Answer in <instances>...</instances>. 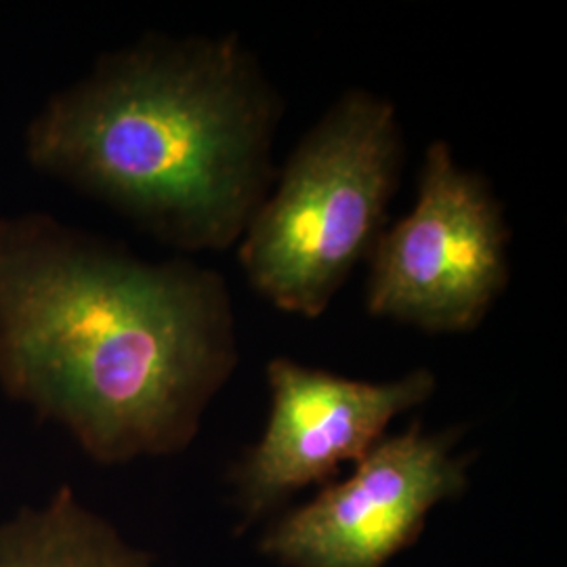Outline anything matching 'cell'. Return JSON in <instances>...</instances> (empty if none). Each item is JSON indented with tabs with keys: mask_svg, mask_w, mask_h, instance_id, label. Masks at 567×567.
Returning a JSON list of instances; mask_svg holds the SVG:
<instances>
[{
	"mask_svg": "<svg viewBox=\"0 0 567 567\" xmlns=\"http://www.w3.org/2000/svg\"><path fill=\"white\" fill-rule=\"evenodd\" d=\"M0 567H154L145 553L61 486L42 508L0 526Z\"/></svg>",
	"mask_w": 567,
	"mask_h": 567,
	"instance_id": "52a82bcc",
	"label": "cell"
},
{
	"mask_svg": "<svg viewBox=\"0 0 567 567\" xmlns=\"http://www.w3.org/2000/svg\"><path fill=\"white\" fill-rule=\"evenodd\" d=\"M267 385L271 405L264 435L231 475L248 519L303 487L330 482L344 463H360L400 414L425 404L437 379L416 368L395 381L372 383L274 358Z\"/></svg>",
	"mask_w": 567,
	"mask_h": 567,
	"instance_id": "8992f818",
	"label": "cell"
},
{
	"mask_svg": "<svg viewBox=\"0 0 567 567\" xmlns=\"http://www.w3.org/2000/svg\"><path fill=\"white\" fill-rule=\"evenodd\" d=\"M511 227L486 177L426 147L412 210L386 225L368 257L372 318L426 334L477 330L511 280Z\"/></svg>",
	"mask_w": 567,
	"mask_h": 567,
	"instance_id": "277c9868",
	"label": "cell"
},
{
	"mask_svg": "<svg viewBox=\"0 0 567 567\" xmlns=\"http://www.w3.org/2000/svg\"><path fill=\"white\" fill-rule=\"evenodd\" d=\"M402 166L395 105L344 91L276 173L238 243L250 288L284 313L324 316L389 225Z\"/></svg>",
	"mask_w": 567,
	"mask_h": 567,
	"instance_id": "3957f363",
	"label": "cell"
},
{
	"mask_svg": "<svg viewBox=\"0 0 567 567\" xmlns=\"http://www.w3.org/2000/svg\"><path fill=\"white\" fill-rule=\"evenodd\" d=\"M238 344L215 269L145 261L47 213L0 217V386L93 461L189 446Z\"/></svg>",
	"mask_w": 567,
	"mask_h": 567,
	"instance_id": "6da1fadb",
	"label": "cell"
},
{
	"mask_svg": "<svg viewBox=\"0 0 567 567\" xmlns=\"http://www.w3.org/2000/svg\"><path fill=\"white\" fill-rule=\"evenodd\" d=\"M284 102L238 34L147 37L32 118L34 168L183 252L238 246L269 194Z\"/></svg>",
	"mask_w": 567,
	"mask_h": 567,
	"instance_id": "7a4b0ae2",
	"label": "cell"
},
{
	"mask_svg": "<svg viewBox=\"0 0 567 567\" xmlns=\"http://www.w3.org/2000/svg\"><path fill=\"white\" fill-rule=\"evenodd\" d=\"M456 437L421 423L386 435L347 480L278 522L261 550L286 567H385L433 508L465 492L468 458L454 454Z\"/></svg>",
	"mask_w": 567,
	"mask_h": 567,
	"instance_id": "5b68a950",
	"label": "cell"
}]
</instances>
